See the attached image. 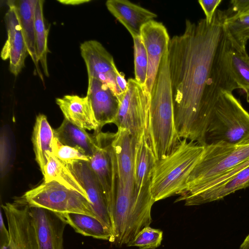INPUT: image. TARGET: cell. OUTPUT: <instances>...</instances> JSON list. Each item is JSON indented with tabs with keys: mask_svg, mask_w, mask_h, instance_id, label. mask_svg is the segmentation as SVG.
Wrapping results in <instances>:
<instances>
[{
	"mask_svg": "<svg viewBox=\"0 0 249 249\" xmlns=\"http://www.w3.org/2000/svg\"><path fill=\"white\" fill-rule=\"evenodd\" d=\"M53 154L65 164L74 160L89 161L90 158L82 148L63 144L56 138L53 141Z\"/></svg>",
	"mask_w": 249,
	"mask_h": 249,
	"instance_id": "31",
	"label": "cell"
},
{
	"mask_svg": "<svg viewBox=\"0 0 249 249\" xmlns=\"http://www.w3.org/2000/svg\"><path fill=\"white\" fill-rule=\"evenodd\" d=\"M8 224L10 239L0 249H38L30 206L21 197L1 205Z\"/></svg>",
	"mask_w": 249,
	"mask_h": 249,
	"instance_id": "8",
	"label": "cell"
},
{
	"mask_svg": "<svg viewBox=\"0 0 249 249\" xmlns=\"http://www.w3.org/2000/svg\"><path fill=\"white\" fill-rule=\"evenodd\" d=\"M249 15V7L248 8V9L244 13H243L240 15Z\"/></svg>",
	"mask_w": 249,
	"mask_h": 249,
	"instance_id": "40",
	"label": "cell"
},
{
	"mask_svg": "<svg viewBox=\"0 0 249 249\" xmlns=\"http://www.w3.org/2000/svg\"><path fill=\"white\" fill-rule=\"evenodd\" d=\"M74 231L83 235L113 242L111 231L97 218L82 213H61Z\"/></svg>",
	"mask_w": 249,
	"mask_h": 249,
	"instance_id": "24",
	"label": "cell"
},
{
	"mask_svg": "<svg viewBox=\"0 0 249 249\" xmlns=\"http://www.w3.org/2000/svg\"><path fill=\"white\" fill-rule=\"evenodd\" d=\"M90 0H59L58 1L67 5H79L85 2H89Z\"/></svg>",
	"mask_w": 249,
	"mask_h": 249,
	"instance_id": "38",
	"label": "cell"
},
{
	"mask_svg": "<svg viewBox=\"0 0 249 249\" xmlns=\"http://www.w3.org/2000/svg\"><path fill=\"white\" fill-rule=\"evenodd\" d=\"M80 51L88 78H95L106 84L120 99L122 94L116 82V66L111 54L101 43L94 40L82 43Z\"/></svg>",
	"mask_w": 249,
	"mask_h": 249,
	"instance_id": "10",
	"label": "cell"
},
{
	"mask_svg": "<svg viewBox=\"0 0 249 249\" xmlns=\"http://www.w3.org/2000/svg\"><path fill=\"white\" fill-rule=\"evenodd\" d=\"M204 148L196 142L182 139L171 154L156 160L150 186L155 202L178 194L201 158Z\"/></svg>",
	"mask_w": 249,
	"mask_h": 249,
	"instance_id": "3",
	"label": "cell"
},
{
	"mask_svg": "<svg viewBox=\"0 0 249 249\" xmlns=\"http://www.w3.org/2000/svg\"><path fill=\"white\" fill-rule=\"evenodd\" d=\"M247 94V100L248 103H249V90L246 92Z\"/></svg>",
	"mask_w": 249,
	"mask_h": 249,
	"instance_id": "41",
	"label": "cell"
},
{
	"mask_svg": "<svg viewBox=\"0 0 249 249\" xmlns=\"http://www.w3.org/2000/svg\"><path fill=\"white\" fill-rule=\"evenodd\" d=\"M106 5L133 38L140 36L142 27L157 17L156 14L127 0H108Z\"/></svg>",
	"mask_w": 249,
	"mask_h": 249,
	"instance_id": "16",
	"label": "cell"
},
{
	"mask_svg": "<svg viewBox=\"0 0 249 249\" xmlns=\"http://www.w3.org/2000/svg\"><path fill=\"white\" fill-rule=\"evenodd\" d=\"M12 1L17 10L28 53L36 66L39 76L43 81L38 66L36 47L35 12L37 0Z\"/></svg>",
	"mask_w": 249,
	"mask_h": 249,
	"instance_id": "20",
	"label": "cell"
},
{
	"mask_svg": "<svg viewBox=\"0 0 249 249\" xmlns=\"http://www.w3.org/2000/svg\"><path fill=\"white\" fill-rule=\"evenodd\" d=\"M225 26L232 48L240 52H247L246 44L249 37V15L227 17Z\"/></svg>",
	"mask_w": 249,
	"mask_h": 249,
	"instance_id": "26",
	"label": "cell"
},
{
	"mask_svg": "<svg viewBox=\"0 0 249 249\" xmlns=\"http://www.w3.org/2000/svg\"><path fill=\"white\" fill-rule=\"evenodd\" d=\"M38 249H63V234L67 224L61 213L31 207Z\"/></svg>",
	"mask_w": 249,
	"mask_h": 249,
	"instance_id": "12",
	"label": "cell"
},
{
	"mask_svg": "<svg viewBox=\"0 0 249 249\" xmlns=\"http://www.w3.org/2000/svg\"><path fill=\"white\" fill-rule=\"evenodd\" d=\"M137 139L126 129L118 128L112 146L115 154L117 181L126 183L134 180V163Z\"/></svg>",
	"mask_w": 249,
	"mask_h": 249,
	"instance_id": "17",
	"label": "cell"
},
{
	"mask_svg": "<svg viewBox=\"0 0 249 249\" xmlns=\"http://www.w3.org/2000/svg\"><path fill=\"white\" fill-rule=\"evenodd\" d=\"M94 135L98 147L88 162L101 185L108 209L115 195L117 180L116 163L112 146L114 133L101 131Z\"/></svg>",
	"mask_w": 249,
	"mask_h": 249,
	"instance_id": "9",
	"label": "cell"
},
{
	"mask_svg": "<svg viewBox=\"0 0 249 249\" xmlns=\"http://www.w3.org/2000/svg\"><path fill=\"white\" fill-rule=\"evenodd\" d=\"M54 138V130L46 116L44 114L38 115L33 128L32 141L36 160L43 175L49 155L53 153Z\"/></svg>",
	"mask_w": 249,
	"mask_h": 249,
	"instance_id": "21",
	"label": "cell"
},
{
	"mask_svg": "<svg viewBox=\"0 0 249 249\" xmlns=\"http://www.w3.org/2000/svg\"><path fill=\"white\" fill-rule=\"evenodd\" d=\"M248 141L249 113L232 92L223 91L211 111L205 145H239Z\"/></svg>",
	"mask_w": 249,
	"mask_h": 249,
	"instance_id": "5",
	"label": "cell"
},
{
	"mask_svg": "<svg viewBox=\"0 0 249 249\" xmlns=\"http://www.w3.org/2000/svg\"><path fill=\"white\" fill-rule=\"evenodd\" d=\"M163 232L150 226L144 228L126 246L137 247L140 249H155L162 240Z\"/></svg>",
	"mask_w": 249,
	"mask_h": 249,
	"instance_id": "30",
	"label": "cell"
},
{
	"mask_svg": "<svg viewBox=\"0 0 249 249\" xmlns=\"http://www.w3.org/2000/svg\"><path fill=\"white\" fill-rule=\"evenodd\" d=\"M221 0H203L198 1L199 5L203 10L206 16V22L210 24L212 22L216 8L222 2Z\"/></svg>",
	"mask_w": 249,
	"mask_h": 249,
	"instance_id": "34",
	"label": "cell"
},
{
	"mask_svg": "<svg viewBox=\"0 0 249 249\" xmlns=\"http://www.w3.org/2000/svg\"><path fill=\"white\" fill-rule=\"evenodd\" d=\"M65 164L85 190L97 218L107 228L112 234V223L105 195L88 162L84 160H74Z\"/></svg>",
	"mask_w": 249,
	"mask_h": 249,
	"instance_id": "13",
	"label": "cell"
},
{
	"mask_svg": "<svg viewBox=\"0 0 249 249\" xmlns=\"http://www.w3.org/2000/svg\"><path fill=\"white\" fill-rule=\"evenodd\" d=\"M175 202L183 201L249 158V141L239 145L206 144Z\"/></svg>",
	"mask_w": 249,
	"mask_h": 249,
	"instance_id": "4",
	"label": "cell"
},
{
	"mask_svg": "<svg viewBox=\"0 0 249 249\" xmlns=\"http://www.w3.org/2000/svg\"><path fill=\"white\" fill-rule=\"evenodd\" d=\"M21 198L31 207L59 213H77L97 218L89 200L55 181H43L27 191Z\"/></svg>",
	"mask_w": 249,
	"mask_h": 249,
	"instance_id": "7",
	"label": "cell"
},
{
	"mask_svg": "<svg viewBox=\"0 0 249 249\" xmlns=\"http://www.w3.org/2000/svg\"><path fill=\"white\" fill-rule=\"evenodd\" d=\"M249 166V158H248L247 160H246L245 161L239 164V165H237L235 167H234L233 169L231 170L230 171L228 172L227 173H225V174L223 175L221 177H219L217 179H215L212 182H211L209 184H208L207 186H206L204 189H203L201 191L199 192L198 193H196V195L199 193H201L208 189H209L212 187H213L214 186L220 184L224 182L227 180L229 178H230L231 177L238 173V172L240 171L241 170H243V169ZM195 195H193L194 196Z\"/></svg>",
	"mask_w": 249,
	"mask_h": 249,
	"instance_id": "33",
	"label": "cell"
},
{
	"mask_svg": "<svg viewBox=\"0 0 249 249\" xmlns=\"http://www.w3.org/2000/svg\"><path fill=\"white\" fill-rule=\"evenodd\" d=\"M44 1L37 0L35 12V26L36 53L45 75L49 77L47 56L49 52L47 45L48 30L46 28L43 12Z\"/></svg>",
	"mask_w": 249,
	"mask_h": 249,
	"instance_id": "27",
	"label": "cell"
},
{
	"mask_svg": "<svg viewBox=\"0 0 249 249\" xmlns=\"http://www.w3.org/2000/svg\"><path fill=\"white\" fill-rule=\"evenodd\" d=\"M9 9L4 20L7 32V40L1 53L2 59L10 60V71L18 75L24 66L27 49L22 35L17 10L12 0L7 2Z\"/></svg>",
	"mask_w": 249,
	"mask_h": 249,
	"instance_id": "14",
	"label": "cell"
},
{
	"mask_svg": "<svg viewBox=\"0 0 249 249\" xmlns=\"http://www.w3.org/2000/svg\"><path fill=\"white\" fill-rule=\"evenodd\" d=\"M150 133L157 160L171 154L181 140L176 127L168 50L162 56L151 93Z\"/></svg>",
	"mask_w": 249,
	"mask_h": 249,
	"instance_id": "2",
	"label": "cell"
},
{
	"mask_svg": "<svg viewBox=\"0 0 249 249\" xmlns=\"http://www.w3.org/2000/svg\"><path fill=\"white\" fill-rule=\"evenodd\" d=\"M156 160L145 136H142L137 140L135 149L134 179L136 191H139L151 180Z\"/></svg>",
	"mask_w": 249,
	"mask_h": 249,
	"instance_id": "23",
	"label": "cell"
},
{
	"mask_svg": "<svg viewBox=\"0 0 249 249\" xmlns=\"http://www.w3.org/2000/svg\"><path fill=\"white\" fill-rule=\"evenodd\" d=\"M87 96L88 97L99 132L107 124H114L119 107L118 97L106 84L93 78H89Z\"/></svg>",
	"mask_w": 249,
	"mask_h": 249,
	"instance_id": "15",
	"label": "cell"
},
{
	"mask_svg": "<svg viewBox=\"0 0 249 249\" xmlns=\"http://www.w3.org/2000/svg\"><path fill=\"white\" fill-rule=\"evenodd\" d=\"M44 181H55L65 187L74 190L83 196L89 197L76 177L68 169L66 165L50 153L44 168Z\"/></svg>",
	"mask_w": 249,
	"mask_h": 249,
	"instance_id": "25",
	"label": "cell"
},
{
	"mask_svg": "<svg viewBox=\"0 0 249 249\" xmlns=\"http://www.w3.org/2000/svg\"></svg>",
	"mask_w": 249,
	"mask_h": 249,
	"instance_id": "42",
	"label": "cell"
},
{
	"mask_svg": "<svg viewBox=\"0 0 249 249\" xmlns=\"http://www.w3.org/2000/svg\"><path fill=\"white\" fill-rule=\"evenodd\" d=\"M249 186V166L238 172L223 183L185 199V206L199 205L215 200Z\"/></svg>",
	"mask_w": 249,
	"mask_h": 249,
	"instance_id": "19",
	"label": "cell"
},
{
	"mask_svg": "<svg viewBox=\"0 0 249 249\" xmlns=\"http://www.w3.org/2000/svg\"><path fill=\"white\" fill-rule=\"evenodd\" d=\"M231 7L225 11L228 18L241 15L249 7V0H232Z\"/></svg>",
	"mask_w": 249,
	"mask_h": 249,
	"instance_id": "35",
	"label": "cell"
},
{
	"mask_svg": "<svg viewBox=\"0 0 249 249\" xmlns=\"http://www.w3.org/2000/svg\"><path fill=\"white\" fill-rule=\"evenodd\" d=\"M56 103L62 111L65 119L72 124L99 133L98 125L94 117L88 97L75 95H65L56 99Z\"/></svg>",
	"mask_w": 249,
	"mask_h": 249,
	"instance_id": "18",
	"label": "cell"
},
{
	"mask_svg": "<svg viewBox=\"0 0 249 249\" xmlns=\"http://www.w3.org/2000/svg\"><path fill=\"white\" fill-rule=\"evenodd\" d=\"M239 249H249V234L245 238Z\"/></svg>",
	"mask_w": 249,
	"mask_h": 249,
	"instance_id": "39",
	"label": "cell"
},
{
	"mask_svg": "<svg viewBox=\"0 0 249 249\" xmlns=\"http://www.w3.org/2000/svg\"><path fill=\"white\" fill-rule=\"evenodd\" d=\"M133 39L135 79L141 85L146 86L148 68L146 49L141 36Z\"/></svg>",
	"mask_w": 249,
	"mask_h": 249,
	"instance_id": "29",
	"label": "cell"
},
{
	"mask_svg": "<svg viewBox=\"0 0 249 249\" xmlns=\"http://www.w3.org/2000/svg\"><path fill=\"white\" fill-rule=\"evenodd\" d=\"M115 71L116 84L122 95L126 90L127 81L125 79L124 75L118 71L117 67L115 69Z\"/></svg>",
	"mask_w": 249,
	"mask_h": 249,
	"instance_id": "37",
	"label": "cell"
},
{
	"mask_svg": "<svg viewBox=\"0 0 249 249\" xmlns=\"http://www.w3.org/2000/svg\"><path fill=\"white\" fill-rule=\"evenodd\" d=\"M0 247L6 245L9 242L10 236L3 219L2 213L0 211Z\"/></svg>",
	"mask_w": 249,
	"mask_h": 249,
	"instance_id": "36",
	"label": "cell"
},
{
	"mask_svg": "<svg viewBox=\"0 0 249 249\" xmlns=\"http://www.w3.org/2000/svg\"><path fill=\"white\" fill-rule=\"evenodd\" d=\"M231 74L239 89L249 90V56L247 52H238L232 48L229 55Z\"/></svg>",
	"mask_w": 249,
	"mask_h": 249,
	"instance_id": "28",
	"label": "cell"
},
{
	"mask_svg": "<svg viewBox=\"0 0 249 249\" xmlns=\"http://www.w3.org/2000/svg\"><path fill=\"white\" fill-rule=\"evenodd\" d=\"M140 36L145 46L147 55L146 87L151 94L161 60L168 50L170 39L164 25L154 20L149 21L142 27Z\"/></svg>",
	"mask_w": 249,
	"mask_h": 249,
	"instance_id": "11",
	"label": "cell"
},
{
	"mask_svg": "<svg viewBox=\"0 0 249 249\" xmlns=\"http://www.w3.org/2000/svg\"><path fill=\"white\" fill-rule=\"evenodd\" d=\"M225 11L216 10L212 22L186 19L184 32L170 39L168 66L176 127L181 140L205 144L212 108L223 91L240 89L229 68L231 49Z\"/></svg>",
	"mask_w": 249,
	"mask_h": 249,
	"instance_id": "1",
	"label": "cell"
},
{
	"mask_svg": "<svg viewBox=\"0 0 249 249\" xmlns=\"http://www.w3.org/2000/svg\"><path fill=\"white\" fill-rule=\"evenodd\" d=\"M11 159V146L5 130H1L0 141V169L1 178L4 177L9 169Z\"/></svg>",
	"mask_w": 249,
	"mask_h": 249,
	"instance_id": "32",
	"label": "cell"
},
{
	"mask_svg": "<svg viewBox=\"0 0 249 249\" xmlns=\"http://www.w3.org/2000/svg\"><path fill=\"white\" fill-rule=\"evenodd\" d=\"M54 136L62 144L78 147L91 157L98 145L94 135H89L85 129L79 127L64 118L61 125L54 129Z\"/></svg>",
	"mask_w": 249,
	"mask_h": 249,
	"instance_id": "22",
	"label": "cell"
},
{
	"mask_svg": "<svg viewBox=\"0 0 249 249\" xmlns=\"http://www.w3.org/2000/svg\"><path fill=\"white\" fill-rule=\"evenodd\" d=\"M119 101L118 111L114 124L117 128L127 130L137 140L145 135L152 149L150 133L151 94L146 86L141 85L135 79H128L126 90Z\"/></svg>",
	"mask_w": 249,
	"mask_h": 249,
	"instance_id": "6",
	"label": "cell"
}]
</instances>
